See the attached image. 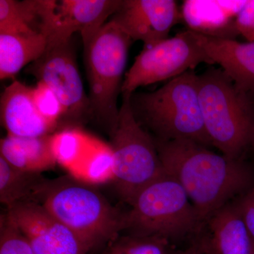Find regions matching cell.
I'll return each instance as SVG.
<instances>
[{"label": "cell", "instance_id": "obj_1", "mask_svg": "<svg viewBox=\"0 0 254 254\" xmlns=\"http://www.w3.org/2000/svg\"><path fill=\"white\" fill-rule=\"evenodd\" d=\"M154 139L164 172L183 187L205 223L254 186V170L241 159L217 154L189 140Z\"/></svg>", "mask_w": 254, "mask_h": 254}, {"label": "cell", "instance_id": "obj_2", "mask_svg": "<svg viewBox=\"0 0 254 254\" xmlns=\"http://www.w3.org/2000/svg\"><path fill=\"white\" fill-rule=\"evenodd\" d=\"M36 202L71 230L88 252L108 245L125 230L126 212L72 176L48 180Z\"/></svg>", "mask_w": 254, "mask_h": 254}, {"label": "cell", "instance_id": "obj_3", "mask_svg": "<svg viewBox=\"0 0 254 254\" xmlns=\"http://www.w3.org/2000/svg\"><path fill=\"white\" fill-rule=\"evenodd\" d=\"M132 112L160 141L189 140L213 146L205 131L198 96V75H180L152 92L131 95Z\"/></svg>", "mask_w": 254, "mask_h": 254}, {"label": "cell", "instance_id": "obj_4", "mask_svg": "<svg viewBox=\"0 0 254 254\" xmlns=\"http://www.w3.org/2000/svg\"><path fill=\"white\" fill-rule=\"evenodd\" d=\"M130 206L125 215L126 235L159 237L175 246L205 230L183 187L166 174L140 191Z\"/></svg>", "mask_w": 254, "mask_h": 254}, {"label": "cell", "instance_id": "obj_5", "mask_svg": "<svg viewBox=\"0 0 254 254\" xmlns=\"http://www.w3.org/2000/svg\"><path fill=\"white\" fill-rule=\"evenodd\" d=\"M198 96L205 131L222 155L240 159L251 144L254 126L247 93L222 68L198 75Z\"/></svg>", "mask_w": 254, "mask_h": 254}, {"label": "cell", "instance_id": "obj_6", "mask_svg": "<svg viewBox=\"0 0 254 254\" xmlns=\"http://www.w3.org/2000/svg\"><path fill=\"white\" fill-rule=\"evenodd\" d=\"M131 95L122 94L118 121L110 133L115 188L129 205L140 191L165 175L154 138L132 112Z\"/></svg>", "mask_w": 254, "mask_h": 254}, {"label": "cell", "instance_id": "obj_7", "mask_svg": "<svg viewBox=\"0 0 254 254\" xmlns=\"http://www.w3.org/2000/svg\"><path fill=\"white\" fill-rule=\"evenodd\" d=\"M131 38L108 21L84 48L92 118L110 133L118 121Z\"/></svg>", "mask_w": 254, "mask_h": 254}, {"label": "cell", "instance_id": "obj_8", "mask_svg": "<svg viewBox=\"0 0 254 254\" xmlns=\"http://www.w3.org/2000/svg\"><path fill=\"white\" fill-rule=\"evenodd\" d=\"M214 63L200 46L191 30L177 33L149 47H143L127 71L122 94L132 95L141 86L173 79L200 64Z\"/></svg>", "mask_w": 254, "mask_h": 254}, {"label": "cell", "instance_id": "obj_9", "mask_svg": "<svg viewBox=\"0 0 254 254\" xmlns=\"http://www.w3.org/2000/svg\"><path fill=\"white\" fill-rule=\"evenodd\" d=\"M26 71L58 95L66 112L65 120L79 123L92 118L71 41L47 48Z\"/></svg>", "mask_w": 254, "mask_h": 254}, {"label": "cell", "instance_id": "obj_10", "mask_svg": "<svg viewBox=\"0 0 254 254\" xmlns=\"http://www.w3.org/2000/svg\"><path fill=\"white\" fill-rule=\"evenodd\" d=\"M6 215L31 245L33 254H87L81 241L71 230L34 201L7 208Z\"/></svg>", "mask_w": 254, "mask_h": 254}, {"label": "cell", "instance_id": "obj_11", "mask_svg": "<svg viewBox=\"0 0 254 254\" xmlns=\"http://www.w3.org/2000/svg\"><path fill=\"white\" fill-rule=\"evenodd\" d=\"M182 14L174 0H123L110 18L132 41L149 47L168 38Z\"/></svg>", "mask_w": 254, "mask_h": 254}, {"label": "cell", "instance_id": "obj_12", "mask_svg": "<svg viewBox=\"0 0 254 254\" xmlns=\"http://www.w3.org/2000/svg\"><path fill=\"white\" fill-rule=\"evenodd\" d=\"M123 0H60L57 1L53 31L48 47L71 41L81 34L83 47L119 9Z\"/></svg>", "mask_w": 254, "mask_h": 254}, {"label": "cell", "instance_id": "obj_13", "mask_svg": "<svg viewBox=\"0 0 254 254\" xmlns=\"http://www.w3.org/2000/svg\"><path fill=\"white\" fill-rule=\"evenodd\" d=\"M1 123L8 135L26 138L55 133L58 127L50 123L37 109L32 87L18 81L5 88L0 100Z\"/></svg>", "mask_w": 254, "mask_h": 254}, {"label": "cell", "instance_id": "obj_14", "mask_svg": "<svg viewBox=\"0 0 254 254\" xmlns=\"http://www.w3.org/2000/svg\"><path fill=\"white\" fill-rule=\"evenodd\" d=\"M194 33L198 44L214 64L220 65L241 90L247 93L254 92V42L240 43L230 38Z\"/></svg>", "mask_w": 254, "mask_h": 254}, {"label": "cell", "instance_id": "obj_15", "mask_svg": "<svg viewBox=\"0 0 254 254\" xmlns=\"http://www.w3.org/2000/svg\"><path fill=\"white\" fill-rule=\"evenodd\" d=\"M57 1L0 0V34L38 36L49 39Z\"/></svg>", "mask_w": 254, "mask_h": 254}, {"label": "cell", "instance_id": "obj_16", "mask_svg": "<svg viewBox=\"0 0 254 254\" xmlns=\"http://www.w3.org/2000/svg\"><path fill=\"white\" fill-rule=\"evenodd\" d=\"M246 1H187L184 4L182 17L191 31L216 38H230L227 31L237 32L232 16L237 17Z\"/></svg>", "mask_w": 254, "mask_h": 254}, {"label": "cell", "instance_id": "obj_17", "mask_svg": "<svg viewBox=\"0 0 254 254\" xmlns=\"http://www.w3.org/2000/svg\"><path fill=\"white\" fill-rule=\"evenodd\" d=\"M52 135L26 138L6 135L0 141V157L18 170L43 173L58 163L52 147Z\"/></svg>", "mask_w": 254, "mask_h": 254}, {"label": "cell", "instance_id": "obj_18", "mask_svg": "<svg viewBox=\"0 0 254 254\" xmlns=\"http://www.w3.org/2000/svg\"><path fill=\"white\" fill-rule=\"evenodd\" d=\"M205 227L218 254H250L254 242L232 201L209 217Z\"/></svg>", "mask_w": 254, "mask_h": 254}, {"label": "cell", "instance_id": "obj_19", "mask_svg": "<svg viewBox=\"0 0 254 254\" xmlns=\"http://www.w3.org/2000/svg\"><path fill=\"white\" fill-rule=\"evenodd\" d=\"M48 39L43 35L0 34V78L9 79L44 54Z\"/></svg>", "mask_w": 254, "mask_h": 254}, {"label": "cell", "instance_id": "obj_20", "mask_svg": "<svg viewBox=\"0 0 254 254\" xmlns=\"http://www.w3.org/2000/svg\"><path fill=\"white\" fill-rule=\"evenodd\" d=\"M48 181L41 173L18 170L0 157V201L6 208L23 202H36Z\"/></svg>", "mask_w": 254, "mask_h": 254}, {"label": "cell", "instance_id": "obj_21", "mask_svg": "<svg viewBox=\"0 0 254 254\" xmlns=\"http://www.w3.org/2000/svg\"><path fill=\"white\" fill-rule=\"evenodd\" d=\"M176 247L164 239L121 234L107 245L103 254H173Z\"/></svg>", "mask_w": 254, "mask_h": 254}, {"label": "cell", "instance_id": "obj_22", "mask_svg": "<svg viewBox=\"0 0 254 254\" xmlns=\"http://www.w3.org/2000/svg\"><path fill=\"white\" fill-rule=\"evenodd\" d=\"M85 139L81 132L73 128H64L52 135V147L58 163L72 166L78 160L84 146Z\"/></svg>", "mask_w": 254, "mask_h": 254}, {"label": "cell", "instance_id": "obj_23", "mask_svg": "<svg viewBox=\"0 0 254 254\" xmlns=\"http://www.w3.org/2000/svg\"><path fill=\"white\" fill-rule=\"evenodd\" d=\"M32 95L37 109L47 121L59 127L66 112L58 95L43 82L37 81L32 87Z\"/></svg>", "mask_w": 254, "mask_h": 254}, {"label": "cell", "instance_id": "obj_24", "mask_svg": "<svg viewBox=\"0 0 254 254\" xmlns=\"http://www.w3.org/2000/svg\"><path fill=\"white\" fill-rule=\"evenodd\" d=\"M0 224V254H33L27 239L6 213Z\"/></svg>", "mask_w": 254, "mask_h": 254}, {"label": "cell", "instance_id": "obj_25", "mask_svg": "<svg viewBox=\"0 0 254 254\" xmlns=\"http://www.w3.org/2000/svg\"><path fill=\"white\" fill-rule=\"evenodd\" d=\"M248 229L254 243V186L232 200Z\"/></svg>", "mask_w": 254, "mask_h": 254}, {"label": "cell", "instance_id": "obj_26", "mask_svg": "<svg viewBox=\"0 0 254 254\" xmlns=\"http://www.w3.org/2000/svg\"><path fill=\"white\" fill-rule=\"evenodd\" d=\"M237 31L248 42H254V1H246L235 18Z\"/></svg>", "mask_w": 254, "mask_h": 254}, {"label": "cell", "instance_id": "obj_27", "mask_svg": "<svg viewBox=\"0 0 254 254\" xmlns=\"http://www.w3.org/2000/svg\"><path fill=\"white\" fill-rule=\"evenodd\" d=\"M205 234L206 229L201 235L190 241L185 248L176 249L173 254H205Z\"/></svg>", "mask_w": 254, "mask_h": 254}, {"label": "cell", "instance_id": "obj_28", "mask_svg": "<svg viewBox=\"0 0 254 254\" xmlns=\"http://www.w3.org/2000/svg\"><path fill=\"white\" fill-rule=\"evenodd\" d=\"M205 254H218L210 240V235L206 230L205 234Z\"/></svg>", "mask_w": 254, "mask_h": 254}, {"label": "cell", "instance_id": "obj_29", "mask_svg": "<svg viewBox=\"0 0 254 254\" xmlns=\"http://www.w3.org/2000/svg\"><path fill=\"white\" fill-rule=\"evenodd\" d=\"M251 145H252V148L254 150V126L253 129V133H252V141H251Z\"/></svg>", "mask_w": 254, "mask_h": 254}, {"label": "cell", "instance_id": "obj_30", "mask_svg": "<svg viewBox=\"0 0 254 254\" xmlns=\"http://www.w3.org/2000/svg\"><path fill=\"white\" fill-rule=\"evenodd\" d=\"M254 254V247H253V249H252V252H251V254Z\"/></svg>", "mask_w": 254, "mask_h": 254}]
</instances>
